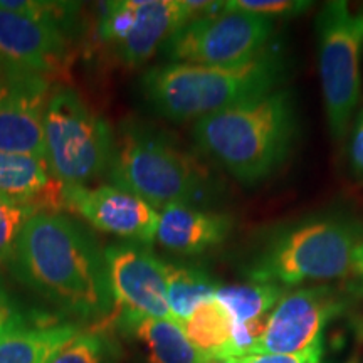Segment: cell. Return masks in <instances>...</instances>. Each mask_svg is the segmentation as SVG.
Wrapping results in <instances>:
<instances>
[{"instance_id":"obj_1","label":"cell","mask_w":363,"mask_h":363,"mask_svg":"<svg viewBox=\"0 0 363 363\" xmlns=\"http://www.w3.org/2000/svg\"><path fill=\"white\" fill-rule=\"evenodd\" d=\"M7 262L22 284L65 311L81 318L111 316L115 305L104 251L69 217L34 216Z\"/></svg>"},{"instance_id":"obj_2","label":"cell","mask_w":363,"mask_h":363,"mask_svg":"<svg viewBox=\"0 0 363 363\" xmlns=\"http://www.w3.org/2000/svg\"><path fill=\"white\" fill-rule=\"evenodd\" d=\"M298 131L294 93L278 88L195 121L192 136L235 180L254 187L283 169Z\"/></svg>"},{"instance_id":"obj_3","label":"cell","mask_w":363,"mask_h":363,"mask_svg":"<svg viewBox=\"0 0 363 363\" xmlns=\"http://www.w3.org/2000/svg\"><path fill=\"white\" fill-rule=\"evenodd\" d=\"M288 62L267 49L259 57L239 66H197L165 62L150 67L142 91L158 115L177 123L199 121L247 99L283 88Z\"/></svg>"},{"instance_id":"obj_4","label":"cell","mask_w":363,"mask_h":363,"mask_svg":"<svg viewBox=\"0 0 363 363\" xmlns=\"http://www.w3.org/2000/svg\"><path fill=\"white\" fill-rule=\"evenodd\" d=\"M363 225L352 217L330 214L298 220L272 230L254 247L244 272L249 283L281 288L352 274L353 252Z\"/></svg>"},{"instance_id":"obj_5","label":"cell","mask_w":363,"mask_h":363,"mask_svg":"<svg viewBox=\"0 0 363 363\" xmlns=\"http://www.w3.org/2000/svg\"><path fill=\"white\" fill-rule=\"evenodd\" d=\"M110 180L157 211L170 203L202 202L208 189L206 170L194 157L162 135L133 123L125 126L115 142Z\"/></svg>"},{"instance_id":"obj_6","label":"cell","mask_w":363,"mask_h":363,"mask_svg":"<svg viewBox=\"0 0 363 363\" xmlns=\"http://www.w3.org/2000/svg\"><path fill=\"white\" fill-rule=\"evenodd\" d=\"M318 66L331 138L342 142L350 131L362 98L363 9L345 0L326 2L316 17Z\"/></svg>"},{"instance_id":"obj_7","label":"cell","mask_w":363,"mask_h":363,"mask_svg":"<svg viewBox=\"0 0 363 363\" xmlns=\"http://www.w3.org/2000/svg\"><path fill=\"white\" fill-rule=\"evenodd\" d=\"M45 163L52 179L86 187L110 169L115 136L76 91L56 88L45 111Z\"/></svg>"},{"instance_id":"obj_8","label":"cell","mask_w":363,"mask_h":363,"mask_svg":"<svg viewBox=\"0 0 363 363\" xmlns=\"http://www.w3.org/2000/svg\"><path fill=\"white\" fill-rule=\"evenodd\" d=\"M274 21L247 12L229 11L224 4L195 17L163 45L170 62L197 66H239L269 49Z\"/></svg>"},{"instance_id":"obj_9","label":"cell","mask_w":363,"mask_h":363,"mask_svg":"<svg viewBox=\"0 0 363 363\" xmlns=\"http://www.w3.org/2000/svg\"><path fill=\"white\" fill-rule=\"evenodd\" d=\"M217 7L219 2L189 0L106 2L99 19V38L115 49L125 66L140 67L187 22Z\"/></svg>"},{"instance_id":"obj_10","label":"cell","mask_w":363,"mask_h":363,"mask_svg":"<svg viewBox=\"0 0 363 363\" xmlns=\"http://www.w3.org/2000/svg\"><path fill=\"white\" fill-rule=\"evenodd\" d=\"M345 306V298L331 286L288 289L267 316L252 353L298 355L320 363L326 326L342 315Z\"/></svg>"},{"instance_id":"obj_11","label":"cell","mask_w":363,"mask_h":363,"mask_svg":"<svg viewBox=\"0 0 363 363\" xmlns=\"http://www.w3.org/2000/svg\"><path fill=\"white\" fill-rule=\"evenodd\" d=\"M113 313L108 320L128 331L143 318L174 320L167 303V262L143 244L121 242L104 249Z\"/></svg>"},{"instance_id":"obj_12","label":"cell","mask_w":363,"mask_h":363,"mask_svg":"<svg viewBox=\"0 0 363 363\" xmlns=\"http://www.w3.org/2000/svg\"><path fill=\"white\" fill-rule=\"evenodd\" d=\"M51 76L17 67L0 93V152L45 160V111Z\"/></svg>"},{"instance_id":"obj_13","label":"cell","mask_w":363,"mask_h":363,"mask_svg":"<svg viewBox=\"0 0 363 363\" xmlns=\"http://www.w3.org/2000/svg\"><path fill=\"white\" fill-rule=\"evenodd\" d=\"M65 208L98 230L147 246L157 238L158 211L143 199L115 187L65 185Z\"/></svg>"},{"instance_id":"obj_14","label":"cell","mask_w":363,"mask_h":363,"mask_svg":"<svg viewBox=\"0 0 363 363\" xmlns=\"http://www.w3.org/2000/svg\"><path fill=\"white\" fill-rule=\"evenodd\" d=\"M66 51L62 27L0 9V59L51 76L65 62Z\"/></svg>"},{"instance_id":"obj_15","label":"cell","mask_w":363,"mask_h":363,"mask_svg":"<svg viewBox=\"0 0 363 363\" xmlns=\"http://www.w3.org/2000/svg\"><path fill=\"white\" fill-rule=\"evenodd\" d=\"M233 227L234 219L227 214L189 203H170L158 211L155 240L172 252L197 256L224 244Z\"/></svg>"},{"instance_id":"obj_16","label":"cell","mask_w":363,"mask_h":363,"mask_svg":"<svg viewBox=\"0 0 363 363\" xmlns=\"http://www.w3.org/2000/svg\"><path fill=\"white\" fill-rule=\"evenodd\" d=\"M78 333L72 323L29 326L19 316L0 326V363H49Z\"/></svg>"},{"instance_id":"obj_17","label":"cell","mask_w":363,"mask_h":363,"mask_svg":"<svg viewBox=\"0 0 363 363\" xmlns=\"http://www.w3.org/2000/svg\"><path fill=\"white\" fill-rule=\"evenodd\" d=\"M128 331L142 345L148 363H203L207 358L190 343L175 320L143 318Z\"/></svg>"},{"instance_id":"obj_18","label":"cell","mask_w":363,"mask_h":363,"mask_svg":"<svg viewBox=\"0 0 363 363\" xmlns=\"http://www.w3.org/2000/svg\"><path fill=\"white\" fill-rule=\"evenodd\" d=\"M219 283L206 269L189 264H167V303L177 323H184L201 303L212 298Z\"/></svg>"},{"instance_id":"obj_19","label":"cell","mask_w":363,"mask_h":363,"mask_svg":"<svg viewBox=\"0 0 363 363\" xmlns=\"http://www.w3.org/2000/svg\"><path fill=\"white\" fill-rule=\"evenodd\" d=\"M52 180L43 158L0 152V195L4 197L35 206Z\"/></svg>"},{"instance_id":"obj_20","label":"cell","mask_w":363,"mask_h":363,"mask_svg":"<svg viewBox=\"0 0 363 363\" xmlns=\"http://www.w3.org/2000/svg\"><path fill=\"white\" fill-rule=\"evenodd\" d=\"M190 343L207 357H229L233 320L212 296L201 303L182 323Z\"/></svg>"},{"instance_id":"obj_21","label":"cell","mask_w":363,"mask_h":363,"mask_svg":"<svg viewBox=\"0 0 363 363\" xmlns=\"http://www.w3.org/2000/svg\"><path fill=\"white\" fill-rule=\"evenodd\" d=\"M286 291L288 289L278 284L244 283L219 286L214 298L233 323H251L266 320Z\"/></svg>"},{"instance_id":"obj_22","label":"cell","mask_w":363,"mask_h":363,"mask_svg":"<svg viewBox=\"0 0 363 363\" xmlns=\"http://www.w3.org/2000/svg\"><path fill=\"white\" fill-rule=\"evenodd\" d=\"M38 214L40 212L34 203L0 195V264L11 259L22 229Z\"/></svg>"},{"instance_id":"obj_23","label":"cell","mask_w":363,"mask_h":363,"mask_svg":"<svg viewBox=\"0 0 363 363\" xmlns=\"http://www.w3.org/2000/svg\"><path fill=\"white\" fill-rule=\"evenodd\" d=\"M110 345L98 331L78 333L49 363H108Z\"/></svg>"},{"instance_id":"obj_24","label":"cell","mask_w":363,"mask_h":363,"mask_svg":"<svg viewBox=\"0 0 363 363\" xmlns=\"http://www.w3.org/2000/svg\"><path fill=\"white\" fill-rule=\"evenodd\" d=\"M222 4L229 11L247 12L271 21L278 19V17L299 16L313 6L306 0H229V2Z\"/></svg>"},{"instance_id":"obj_25","label":"cell","mask_w":363,"mask_h":363,"mask_svg":"<svg viewBox=\"0 0 363 363\" xmlns=\"http://www.w3.org/2000/svg\"><path fill=\"white\" fill-rule=\"evenodd\" d=\"M348 162H350L352 175L363 182V108L357 111L350 126V140H348Z\"/></svg>"},{"instance_id":"obj_26","label":"cell","mask_w":363,"mask_h":363,"mask_svg":"<svg viewBox=\"0 0 363 363\" xmlns=\"http://www.w3.org/2000/svg\"><path fill=\"white\" fill-rule=\"evenodd\" d=\"M238 363H311L305 357L298 355H276V353H247L235 357Z\"/></svg>"},{"instance_id":"obj_27","label":"cell","mask_w":363,"mask_h":363,"mask_svg":"<svg viewBox=\"0 0 363 363\" xmlns=\"http://www.w3.org/2000/svg\"><path fill=\"white\" fill-rule=\"evenodd\" d=\"M19 316H21L19 313L13 311V308L11 303H9L6 294L0 291V326L9 323V321L16 320V318H19Z\"/></svg>"},{"instance_id":"obj_28","label":"cell","mask_w":363,"mask_h":363,"mask_svg":"<svg viewBox=\"0 0 363 363\" xmlns=\"http://www.w3.org/2000/svg\"><path fill=\"white\" fill-rule=\"evenodd\" d=\"M353 276H363V238L353 252V266H352Z\"/></svg>"},{"instance_id":"obj_29","label":"cell","mask_w":363,"mask_h":363,"mask_svg":"<svg viewBox=\"0 0 363 363\" xmlns=\"http://www.w3.org/2000/svg\"><path fill=\"white\" fill-rule=\"evenodd\" d=\"M17 67H21V66H16V65H12V62H7V61H4V59H0V93H2L4 86H6L9 76H11L12 72L17 69Z\"/></svg>"},{"instance_id":"obj_30","label":"cell","mask_w":363,"mask_h":363,"mask_svg":"<svg viewBox=\"0 0 363 363\" xmlns=\"http://www.w3.org/2000/svg\"><path fill=\"white\" fill-rule=\"evenodd\" d=\"M348 293L363 299V276H353V279L348 283Z\"/></svg>"},{"instance_id":"obj_31","label":"cell","mask_w":363,"mask_h":363,"mask_svg":"<svg viewBox=\"0 0 363 363\" xmlns=\"http://www.w3.org/2000/svg\"><path fill=\"white\" fill-rule=\"evenodd\" d=\"M203 363H238L235 357H207Z\"/></svg>"},{"instance_id":"obj_32","label":"cell","mask_w":363,"mask_h":363,"mask_svg":"<svg viewBox=\"0 0 363 363\" xmlns=\"http://www.w3.org/2000/svg\"><path fill=\"white\" fill-rule=\"evenodd\" d=\"M350 363H355V362H350Z\"/></svg>"}]
</instances>
